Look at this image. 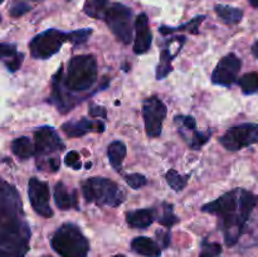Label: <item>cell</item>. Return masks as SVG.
Here are the masks:
<instances>
[{
  "instance_id": "36",
  "label": "cell",
  "mask_w": 258,
  "mask_h": 257,
  "mask_svg": "<svg viewBox=\"0 0 258 257\" xmlns=\"http://www.w3.org/2000/svg\"><path fill=\"white\" fill-rule=\"evenodd\" d=\"M156 236H158L159 241H161V243H163V247L164 248H166V247L170 244V233L169 232H156Z\"/></svg>"
},
{
  "instance_id": "14",
  "label": "cell",
  "mask_w": 258,
  "mask_h": 257,
  "mask_svg": "<svg viewBox=\"0 0 258 257\" xmlns=\"http://www.w3.org/2000/svg\"><path fill=\"white\" fill-rule=\"evenodd\" d=\"M54 201L58 208L63 209H71V208H78V199H77V191L76 190H68L67 186L63 183L55 184L54 189Z\"/></svg>"
},
{
  "instance_id": "43",
  "label": "cell",
  "mask_w": 258,
  "mask_h": 257,
  "mask_svg": "<svg viewBox=\"0 0 258 257\" xmlns=\"http://www.w3.org/2000/svg\"><path fill=\"white\" fill-rule=\"evenodd\" d=\"M0 20H2V18H0Z\"/></svg>"
},
{
  "instance_id": "11",
  "label": "cell",
  "mask_w": 258,
  "mask_h": 257,
  "mask_svg": "<svg viewBox=\"0 0 258 257\" xmlns=\"http://www.w3.org/2000/svg\"><path fill=\"white\" fill-rule=\"evenodd\" d=\"M35 139V154L39 156L49 155L55 151H62L64 149V144L60 140L57 131L49 126L38 128L34 133Z\"/></svg>"
},
{
  "instance_id": "3",
  "label": "cell",
  "mask_w": 258,
  "mask_h": 257,
  "mask_svg": "<svg viewBox=\"0 0 258 257\" xmlns=\"http://www.w3.org/2000/svg\"><path fill=\"white\" fill-rule=\"evenodd\" d=\"M52 247L60 257H87L90 243L73 223H64L52 238Z\"/></svg>"
},
{
  "instance_id": "8",
  "label": "cell",
  "mask_w": 258,
  "mask_h": 257,
  "mask_svg": "<svg viewBox=\"0 0 258 257\" xmlns=\"http://www.w3.org/2000/svg\"><path fill=\"white\" fill-rule=\"evenodd\" d=\"M143 117L146 134L156 138L161 134L163 122L166 117V107L158 97L146 98L143 105Z\"/></svg>"
},
{
  "instance_id": "16",
  "label": "cell",
  "mask_w": 258,
  "mask_h": 257,
  "mask_svg": "<svg viewBox=\"0 0 258 257\" xmlns=\"http://www.w3.org/2000/svg\"><path fill=\"white\" fill-rule=\"evenodd\" d=\"M126 219H127V223L131 228H148L149 226L153 224L154 219H155V212L148 208L136 209V211L128 212Z\"/></svg>"
},
{
  "instance_id": "18",
  "label": "cell",
  "mask_w": 258,
  "mask_h": 257,
  "mask_svg": "<svg viewBox=\"0 0 258 257\" xmlns=\"http://www.w3.org/2000/svg\"><path fill=\"white\" fill-rule=\"evenodd\" d=\"M176 57L175 53L171 52V48L168 47L165 49L161 50L160 53V62H159L158 67H156V78L158 80H163L165 78L169 73L173 71V60Z\"/></svg>"
},
{
  "instance_id": "37",
  "label": "cell",
  "mask_w": 258,
  "mask_h": 257,
  "mask_svg": "<svg viewBox=\"0 0 258 257\" xmlns=\"http://www.w3.org/2000/svg\"><path fill=\"white\" fill-rule=\"evenodd\" d=\"M252 54L254 55V57L258 59V40L256 43H254L253 45H252Z\"/></svg>"
},
{
  "instance_id": "1",
  "label": "cell",
  "mask_w": 258,
  "mask_h": 257,
  "mask_svg": "<svg viewBox=\"0 0 258 257\" xmlns=\"http://www.w3.org/2000/svg\"><path fill=\"white\" fill-rule=\"evenodd\" d=\"M257 204V194L244 189H233L216 201L204 204L202 211L221 217L224 241L227 246L231 247L238 242Z\"/></svg>"
},
{
  "instance_id": "31",
  "label": "cell",
  "mask_w": 258,
  "mask_h": 257,
  "mask_svg": "<svg viewBox=\"0 0 258 257\" xmlns=\"http://www.w3.org/2000/svg\"><path fill=\"white\" fill-rule=\"evenodd\" d=\"M17 54H18V52H17V48H15L14 44L0 43V59H5V58H8V60H9V59H12L13 57H15Z\"/></svg>"
},
{
  "instance_id": "39",
  "label": "cell",
  "mask_w": 258,
  "mask_h": 257,
  "mask_svg": "<svg viewBox=\"0 0 258 257\" xmlns=\"http://www.w3.org/2000/svg\"><path fill=\"white\" fill-rule=\"evenodd\" d=\"M86 168H91V163H87V164H86Z\"/></svg>"
},
{
  "instance_id": "2",
  "label": "cell",
  "mask_w": 258,
  "mask_h": 257,
  "mask_svg": "<svg viewBox=\"0 0 258 257\" xmlns=\"http://www.w3.org/2000/svg\"><path fill=\"white\" fill-rule=\"evenodd\" d=\"M97 80V63L93 55H76L68 62L62 87L72 92L87 91Z\"/></svg>"
},
{
  "instance_id": "38",
  "label": "cell",
  "mask_w": 258,
  "mask_h": 257,
  "mask_svg": "<svg viewBox=\"0 0 258 257\" xmlns=\"http://www.w3.org/2000/svg\"><path fill=\"white\" fill-rule=\"evenodd\" d=\"M249 3H251L254 8H258V0H249Z\"/></svg>"
},
{
  "instance_id": "4",
  "label": "cell",
  "mask_w": 258,
  "mask_h": 257,
  "mask_svg": "<svg viewBox=\"0 0 258 257\" xmlns=\"http://www.w3.org/2000/svg\"><path fill=\"white\" fill-rule=\"evenodd\" d=\"M83 197L97 206L118 207L125 201L122 188L106 178H90L82 184Z\"/></svg>"
},
{
  "instance_id": "5",
  "label": "cell",
  "mask_w": 258,
  "mask_h": 257,
  "mask_svg": "<svg viewBox=\"0 0 258 257\" xmlns=\"http://www.w3.org/2000/svg\"><path fill=\"white\" fill-rule=\"evenodd\" d=\"M102 19L106 20L113 34L122 43L128 44L133 39V13L130 8L121 3H113L107 7Z\"/></svg>"
},
{
  "instance_id": "19",
  "label": "cell",
  "mask_w": 258,
  "mask_h": 257,
  "mask_svg": "<svg viewBox=\"0 0 258 257\" xmlns=\"http://www.w3.org/2000/svg\"><path fill=\"white\" fill-rule=\"evenodd\" d=\"M216 13L227 24H238L243 18V12L241 9L229 5H216Z\"/></svg>"
},
{
  "instance_id": "41",
  "label": "cell",
  "mask_w": 258,
  "mask_h": 257,
  "mask_svg": "<svg viewBox=\"0 0 258 257\" xmlns=\"http://www.w3.org/2000/svg\"><path fill=\"white\" fill-rule=\"evenodd\" d=\"M3 2H4V0H0V4H2V3H3Z\"/></svg>"
},
{
  "instance_id": "26",
  "label": "cell",
  "mask_w": 258,
  "mask_h": 257,
  "mask_svg": "<svg viewBox=\"0 0 258 257\" xmlns=\"http://www.w3.org/2000/svg\"><path fill=\"white\" fill-rule=\"evenodd\" d=\"M92 34V29L91 28H85V29H78L75 32L68 33V40H70L72 44L80 45L83 44L88 40V38Z\"/></svg>"
},
{
  "instance_id": "24",
  "label": "cell",
  "mask_w": 258,
  "mask_h": 257,
  "mask_svg": "<svg viewBox=\"0 0 258 257\" xmlns=\"http://www.w3.org/2000/svg\"><path fill=\"white\" fill-rule=\"evenodd\" d=\"M188 176H183L178 173L176 170L171 169L166 173V181H168L169 186L173 189L174 191H181L188 184Z\"/></svg>"
},
{
  "instance_id": "17",
  "label": "cell",
  "mask_w": 258,
  "mask_h": 257,
  "mask_svg": "<svg viewBox=\"0 0 258 257\" xmlns=\"http://www.w3.org/2000/svg\"><path fill=\"white\" fill-rule=\"evenodd\" d=\"M126 153H127V149H126V145L122 141H113V143H111L110 145H108V159H110L111 165H112V168L115 169V170H121L122 163L126 158Z\"/></svg>"
},
{
  "instance_id": "32",
  "label": "cell",
  "mask_w": 258,
  "mask_h": 257,
  "mask_svg": "<svg viewBox=\"0 0 258 257\" xmlns=\"http://www.w3.org/2000/svg\"><path fill=\"white\" fill-rule=\"evenodd\" d=\"M23 59H24V54H22V53H18L15 57H13L12 59L8 60L5 65H7L8 70H9L10 72H14V71L19 70L20 66H22V63H23Z\"/></svg>"
},
{
  "instance_id": "29",
  "label": "cell",
  "mask_w": 258,
  "mask_h": 257,
  "mask_svg": "<svg viewBox=\"0 0 258 257\" xmlns=\"http://www.w3.org/2000/svg\"><path fill=\"white\" fill-rule=\"evenodd\" d=\"M211 138V131H206V133H202V131H196L194 130L193 139H191V148L193 149H199L201 146H203L207 141Z\"/></svg>"
},
{
  "instance_id": "27",
  "label": "cell",
  "mask_w": 258,
  "mask_h": 257,
  "mask_svg": "<svg viewBox=\"0 0 258 257\" xmlns=\"http://www.w3.org/2000/svg\"><path fill=\"white\" fill-rule=\"evenodd\" d=\"M222 253V247L218 243L204 241L202 243V252L199 257H218Z\"/></svg>"
},
{
  "instance_id": "23",
  "label": "cell",
  "mask_w": 258,
  "mask_h": 257,
  "mask_svg": "<svg viewBox=\"0 0 258 257\" xmlns=\"http://www.w3.org/2000/svg\"><path fill=\"white\" fill-rule=\"evenodd\" d=\"M238 83L241 86L243 93H246V95H253V93L258 92V73H246V75L239 78Z\"/></svg>"
},
{
  "instance_id": "35",
  "label": "cell",
  "mask_w": 258,
  "mask_h": 257,
  "mask_svg": "<svg viewBox=\"0 0 258 257\" xmlns=\"http://www.w3.org/2000/svg\"><path fill=\"white\" fill-rule=\"evenodd\" d=\"M90 115L95 118H106L107 117V112H106V108L102 106L97 105H91L90 107Z\"/></svg>"
},
{
  "instance_id": "40",
  "label": "cell",
  "mask_w": 258,
  "mask_h": 257,
  "mask_svg": "<svg viewBox=\"0 0 258 257\" xmlns=\"http://www.w3.org/2000/svg\"><path fill=\"white\" fill-rule=\"evenodd\" d=\"M113 257H126V256H123V254H116V256H113Z\"/></svg>"
},
{
  "instance_id": "33",
  "label": "cell",
  "mask_w": 258,
  "mask_h": 257,
  "mask_svg": "<svg viewBox=\"0 0 258 257\" xmlns=\"http://www.w3.org/2000/svg\"><path fill=\"white\" fill-rule=\"evenodd\" d=\"M176 122H180L184 128L186 130H196V120L191 116H176L175 117Z\"/></svg>"
},
{
  "instance_id": "30",
  "label": "cell",
  "mask_w": 258,
  "mask_h": 257,
  "mask_svg": "<svg viewBox=\"0 0 258 257\" xmlns=\"http://www.w3.org/2000/svg\"><path fill=\"white\" fill-rule=\"evenodd\" d=\"M64 163H66V165L70 166V168H72V169H75V170H80V169L82 168L80 155H78L77 151H75V150L68 151V153L66 154Z\"/></svg>"
},
{
  "instance_id": "22",
  "label": "cell",
  "mask_w": 258,
  "mask_h": 257,
  "mask_svg": "<svg viewBox=\"0 0 258 257\" xmlns=\"http://www.w3.org/2000/svg\"><path fill=\"white\" fill-rule=\"evenodd\" d=\"M204 18H206L204 15H201V17H196L193 20H190V22L186 23V24L180 25V27H175V28L161 27L160 28V33H161V34L166 35V34H170V33L178 32V30H189V32L193 33V34H198L199 25H201V23L203 22Z\"/></svg>"
},
{
  "instance_id": "20",
  "label": "cell",
  "mask_w": 258,
  "mask_h": 257,
  "mask_svg": "<svg viewBox=\"0 0 258 257\" xmlns=\"http://www.w3.org/2000/svg\"><path fill=\"white\" fill-rule=\"evenodd\" d=\"M12 150L20 159H28L35 154L34 145L27 136H20L15 139L12 143Z\"/></svg>"
},
{
  "instance_id": "34",
  "label": "cell",
  "mask_w": 258,
  "mask_h": 257,
  "mask_svg": "<svg viewBox=\"0 0 258 257\" xmlns=\"http://www.w3.org/2000/svg\"><path fill=\"white\" fill-rule=\"evenodd\" d=\"M30 9V7L28 4H24V3H18V4H14L10 9V15L12 17H22L23 14L28 12Z\"/></svg>"
},
{
  "instance_id": "21",
  "label": "cell",
  "mask_w": 258,
  "mask_h": 257,
  "mask_svg": "<svg viewBox=\"0 0 258 257\" xmlns=\"http://www.w3.org/2000/svg\"><path fill=\"white\" fill-rule=\"evenodd\" d=\"M108 7V0H87L85 3L83 10L90 17L96 18V19H102L106 9Z\"/></svg>"
},
{
  "instance_id": "7",
  "label": "cell",
  "mask_w": 258,
  "mask_h": 257,
  "mask_svg": "<svg viewBox=\"0 0 258 257\" xmlns=\"http://www.w3.org/2000/svg\"><path fill=\"white\" fill-rule=\"evenodd\" d=\"M258 143V123H243L232 127L221 138V144L231 151L241 150Z\"/></svg>"
},
{
  "instance_id": "6",
  "label": "cell",
  "mask_w": 258,
  "mask_h": 257,
  "mask_svg": "<svg viewBox=\"0 0 258 257\" xmlns=\"http://www.w3.org/2000/svg\"><path fill=\"white\" fill-rule=\"evenodd\" d=\"M67 40L68 33H63L58 29H48L33 38L29 43L30 54L37 59H47L59 52Z\"/></svg>"
},
{
  "instance_id": "10",
  "label": "cell",
  "mask_w": 258,
  "mask_h": 257,
  "mask_svg": "<svg viewBox=\"0 0 258 257\" xmlns=\"http://www.w3.org/2000/svg\"><path fill=\"white\" fill-rule=\"evenodd\" d=\"M28 196L33 209L44 218L53 217V211L49 206V185L44 181L32 178L28 185Z\"/></svg>"
},
{
  "instance_id": "28",
  "label": "cell",
  "mask_w": 258,
  "mask_h": 257,
  "mask_svg": "<svg viewBox=\"0 0 258 257\" xmlns=\"http://www.w3.org/2000/svg\"><path fill=\"white\" fill-rule=\"evenodd\" d=\"M126 183L133 189H140L148 184V180L141 174H128V175H126Z\"/></svg>"
},
{
  "instance_id": "9",
  "label": "cell",
  "mask_w": 258,
  "mask_h": 257,
  "mask_svg": "<svg viewBox=\"0 0 258 257\" xmlns=\"http://www.w3.org/2000/svg\"><path fill=\"white\" fill-rule=\"evenodd\" d=\"M241 59L236 54L231 53V54L226 55L219 60V63L214 68L213 73H212V82L219 86H224V87H229L236 82L237 76L241 71Z\"/></svg>"
},
{
  "instance_id": "42",
  "label": "cell",
  "mask_w": 258,
  "mask_h": 257,
  "mask_svg": "<svg viewBox=\"0 0 258 257\" xmlns=\"http://www.w3.org/2000/svg\"><path fill=\"white\" fill-rule=\"evenodd\" d=\"M44 257H50V256H44Z\"/></svg>"
},
{
  "instance_id": "12",
  "label": "cell",
  "mask_w": 258,
  "mask_h": 257,
  "mask_svg": "<svg viewBox=\"0 0 258 257\" xmlns=\"http://www.w3.org/2000/svg\"><path fill=\"white\" fill-rule=\"evenodd\" d=\"M135 29L136 35L135 42H134V52L136 54H144L150 49L151 42H153V34H151L150 27H149L146 14L144 13L139 14L135 22Z\"/></svg>"
},
{
  "instance_id": "13",
  "label": "cell",
  "mask_w": 258,
  "mask_h": 257,
  "mask_svg": "<svg viewBox=\"0 0 258 257\" xmlns=\"http://www.w3.org/2000/svg\"><path fill=\"white\" fill-rule=\"evenodd\" d=\"M62 130L64 131L68 138H80L91 131L102 133L105 131V123L101 121H91L88 118L82 117L81 120H72L66 122L62 126Z\"/></svg>"
},
{
  "instance_id": "15",
  "label": "cell",
  "mask_w": 258,
  "mask_h": 257,
  "mask_svg": "<svg viewBox=\"0 0 258 257\" xmlns=\"http://www.w3.org/2000/svg\"><path fill=\"white\" fill-rule=\"evenodd\" d=\"M131 249L143 257H160L161 248L148 237H136L131 242Z\"/></svg>"
},
{
  "instance_id": "25",
  "label": "cell",
  "mask_w": 258,
  "mask_h": 257,
  "mask_svg": "<svg viewBox=\"0 0 258 257\" xmlns=\"http://www.w3.org/2000/svg\"><path fill=\"white\" fill-rule=\"evenodd\" d=\"M163 214H161L160 217H159V223L161 224V226L164 227H168V228H170V227H173L174 224L178 223L179 222V218L178 217L174 214L173 212V206L171 204H168V203H164L163 204Z\"/></svg>"
}]
</instances>
